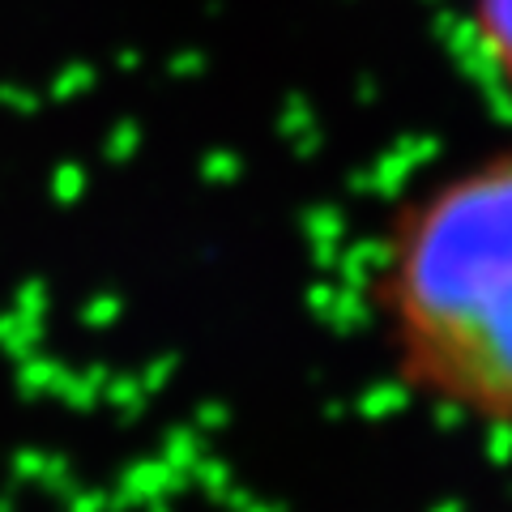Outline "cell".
I'll return each mask as SVG.
<instances>
[{
  "label": "cell",
  "instance_id": "6da1fadb",
  "mask_svg": "<svg viewBox=\"0 0 512 512\" xmlns=\"http://www.w3.org/2000/svg\"><path fill=\"white\" fill-rule=\"evenodd\" d=\"M367 312L410 397L512 440V146L461 158L393 205Z\"/></svg>",
  "mask_w": 512,
  "mask_h": 512
},
{
  "label": "cell",
  "instance_id": "7a4b0ae2",
  "mask_svg": "<svg viewBox=\"0 0 512 512\" xmlns=\"http://www.w3.org/2000/svg\"><path fill=\"white\" fill-rule=\"evenodd\" d=\"M466 39L478 69L512 111V0H466Z\"/></svg>",
  "mask_w": 512,
  "mask_h": 512
}]
</instances>
